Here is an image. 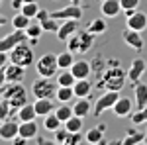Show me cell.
<instances>
[{"label": "cell", "instance_id": "16", "mask_svg": "<svg viewBox=\"0 0 147 145\" xmlns=\"http://www.w3.org/2000/svg\"><path fill=\"white\" fill-rule=\"evenodd\" d=\"M71 73L75 75V78L79 80V78H88L92 73V63H88V61H75L73 63V67H71Z\"/></svg>", "mask_w": 147, "mask_h": 145}, {"label": "cell", "instance_id": "11", "mask_svg": "<svg viewBox=\"0 0 147 145\" xmlns=\"http://www.w3.org/2000/svg\"><path fill=\"white\" fill-rule=\"evenodd\" d=\"M20 135V122L16 120H4L0 123V139L4 141H14Z\"/></svg>", "mask_w": 147, "mask_h": 145}, {"label": "cell", "instance_id": "38", "mask_svg": "<svg viewBox=\"0 0 147 145\" xmlns=\"http://www.w3.org/2000/svg\"><path fill=\"white\" fill-rule=\"evenodd\" d=\"M147 122V106L145 108H139L131 114V123L134 125H139V123H145Z\"/></svg>", "mask_w": 147, "mask_h": 145}, {"label": "cell", "instance_id": "25", "mask_svg": "<svg viewBox=\"0 0 147 145\" xmlns=\"http://www.w3.org/2000/svg\"><path fill=\"white\" fill-rule=\"evenodd\" d=\"M90 34L94 35H102L106 30H108V22H106V16H100V18H94L90 24H88V28H86Z\"/></svg>", "mask_w": 147, "mask_h": 145}, {"label": "cell", "instance_id": "19", "mask_svg": "<svg viewBox=\"0 0 147 145\" xmlns=\"http://www.w3.org/2000/svg\"><path fill=\"white\" fill-rule=\"evenodd\" d=\"M24 77H26V67L16 65V63L6 65V78H8V82H22Z\"/></svg>", "mask_w": 147, "mask_h": 145}, {"label": "cell", "instance_id": "48", "mask_svg": "<svg viewBox=\"0 0 147 145\" xmlns=\"http://www.w3.org/2000/svg\"><path fill=\"white\" fill-rule=\"evenodd\" d=\"M4 24H6V18H4V16H2V14H0V28H2V26H4Z\"/></svg>", "mask_w": 147, "mask_h": 145}, {"label": "cell", "instance_id": "26", "mask_svg": "<svg viewBox=\"0 0 147 145\" xmlns=\"http://www.w3.org/2000/svg\"><path fill=\"white\" fill-rule=\"evenodd\" d=\"M55 98L61 102V104H69V102L73 100V98H77V96H75V90H73V86H57Z\"/></svg>", "mask_w": 147, "mask_h": 145}, {"label": "cell", "instance_id": "5", "mask_svg": "<svg viewBox=\"0 0 147 145\" xmlns=\"http://www.w3.org/2000/svg\"><path fill=\"white\" fill-rule=\"evenodd\" d=\"M35 71L39 77H49L53 78L59 73V63H57V55L53 53H45L35 61Z\"/></svg>", "mask_w": 147, "mask_h": 145}, {"label": "cell", "instance_id": "24", "mask_svg": "<svg viewBox=\"0 0 147 145\" xmlns=\"http://www.w3.org/2000/svg\"><path fill=\"white\" fill-rule=\"evenodd\" d=\"M16 116H18V120L20 122H30V120H35L37 118V112H35V106L34 104H24L20 110L16 112Z\"/></svg>", "mask_w": 147, "mask_h": 145}, {"label": "cell", "instance_id": "41", "mask_svg": "<svg viewBox=\"0 0 147 145\" xmlns=\"http://www.w3.org/2000/svg\"><path fill=\"white\" fill-rule=\"evenodd\" d=\"M67 135H69V129L65 127V125H61L59 129H55V132H53V139H55L57 143L65 145V139H67Z\"/></svg>", "mask_w": 147, "mask_h": 145}, {"label": "cell", "instance_id": "42", "mask_svg": "<svg viewBox=\"0 0 147 145\" xmlns=\"http://www.w3.org/2000/svg\"><path fill=\"white\" fill-rule=\"evenodd\" d=\"M82 141V132H69L67 139H65V145H77Z\"/></svg>", "mask_w": 147, "mask_h": 145}, {"label": "cell", "instance_id": "52", "mask_svg": "<svg viewBox=\"0 0 147 145\" xmlns=\"http://www.w3.org/2000/svg\"><path fill=\"white\" fill-rule=\"evenodd\" d=\"M98 2H102V0H98Z\"/></svg>", "mask_w": 147, "mask_h": 145}, {"label": "cell", "instance_id": "2", "mask_svg": "<svg viewBox=\"0 0 147 145\" xmlns=\"http://www.w3.org/2000/svg\"><path fill=\"white\" fill-rule=\"evenodd\" d=\"M125 80H127V71L122 69L120 65H116V67H108L104 73H100L98 84L106 90H122Z\"/></svg>", "mask_w": 147, "mask_h": 145}, {"label": "cell", "instance_id": "31", "mask_svg": "<svg viewBox=\"0 0 147 145\" xmlns=\"http://www.w3.org/2000/svg\"><path fill=\"white\" fill-rule=\"evenodd\" d=\"M57 63H59V69H71L73 63H75V53L73 51H61L57 55Z\"/></svg>", "mask_w": 147, "mask_h": 145}, {"label": "cell", "instance_id": "4", "mask_svg": "<svg viewBox=\"0 0 147 145\" xmlns=\"http://www.w3.org/2000/svg\"><path fill=\"white\" fill-rule=\"evenodd\" d=\"M57 82H53L49 77H39L32 82V94L35 98H53L57 92Z\"/></svg>", "mask_w": 147, "mask_h": 145}, {"label": "cell", "instance_id": "49", "mask_svg": "<svg viewBox=\"0 0 147 145\" xmlns=\"http://www.w3.org/2000/svg\"><path fill=\"white\" fill-rule=\"evenodd\" d=\"M69 2H71V4H80L82 0H69Z\"/></svg>", "mask_w": 147, "mask_h": 145}, {"label": "cell", "instance_id": "18", "mask_svg": "<svg viewBox=\"0 0 147 145\" xmlns=\"http://www.w3.org/2000/svg\"><path fill=\"white\" fill-rule=\"evenodd\" d=\"M134 94H136V110L139 108H145L147 106V84L145 82H141V80H137L136 84H134Z\"/></svg>", "mask_w": 147, "mask_h": 145}, {"label": "cell", "instance_id": "34", "mask_svg": "<svg viewBox=\"0 0 147 145\" xmlns=\"http://www.w3.org/2000/svg\"><path fill=\"white\" fill-rule=\"evenodd\" d=\"M65 127H67L69 132H82V125H84V118H80V116H71L67 122L63 123Z\"/></svg>", "mask_w": 147, "mask_h": 145}, {"label": "cell", "instance_id": "14", "mask_svg": "<svg viewBox=\"0 0 147 145\" xmlns=\"http://www.w3.org/2000/svg\"><path fill=\"white\" fill-rule=\"evenodd\" d=\"M134 102L129 100V98H125V96H120L118 102L114 104V114L118 116V118H131V114H134Z\"/></svg>", "mask_w": 147, "mask_h": 145}, {"label": "cell", "instance_id": "17", "mask_svg": "<svg viewBox=\"0 0 147 145\" xmlns=\"http://www.w3.org/2000/svg\"><path fill=\"white\" fill-rule=\"evenodd\" d=\"M100 12H102V16H106V18H116L122 12V4H120V0H102Z\"/></svg>", "mask_w": 147, "mask_h": 145}, {"label": "cell", "instance_id": "10", "mask_svg": "<svg viewBox=\"0 0 147 145\" xmlns=\"http://www.w3.org/2000/svg\"><path fill=\"white\" fill-rule=\"evenodd\" d=\"M147 73V63L145 59L141 57H136L131 63H129V69H127V80L136 84L137 80H141V77Z\"/></svg>", "mask_w": 147, "mask_h": 145}, {"label": "cell", "instance_id": "39", "mask_svg": "<svg viewBox=\"0 0 147 145\" xmlns=\"http://www.w3.org/2000/svg\"><path fill=\"white\" fill-rule=\"evenodd\" d=\"M67 49L73 51V53H80V35L75 34L67 39Z\"/></svg>", "mask_w": 147, "mask_h": 145}, {"label": "cell", "instance_id": "29", "mask_svg": "<svg viewBox=\"0 0 147 145\" xmlns=\"http://www.w3.org/2000/svg\"><path fill=\"white\" fill-rule=\"evenodd\" d=\"M61 125H63V122L57 118L55 112H51V114L43 116V127H45L47 132H51V134H53V132H55V129H59Z\"/></svg>", "mask_w": 147, "mask_h": 145}, {"label": "cell", "instance_id": "28", "mask_svg": "<svg viewBox=\"0 0 147 145\" xmlns=\"http://www.w3.org/2000/svg\"><path fill=\"white\" fill-rule=\"evenodd\" d=\"M143 139H145V134H141V132H137V129H127V134H125V137L120 141V143L124 145H136V143H143Z\"/></svg>", "mask_w": 147, "mask_h": 145}, {"label": "cell", "instance_id": "20", "mask_svg": "<svg viewBox=\"0 0 147 145\" xmlns=\"http://www.w3.org/2000/svg\"><path fill=\"white\" fill-rule=\"evenodd\" d=\"M39 132V127H37V122L35 120H30V122H20V135H22L24 139H28V141H32L35 135Z\"/></svg>", "mask_w": 147, "mask_h": 145}, {"label": "cell", "instance_id": "27", "mask_svg": "<svg viewBox=\"0 0 147 145\" xmlns=\"http://www.w3.org/2000/svg\"><path fill=\"white\" fill-rule=\"evenodd\" d=\"M75 82H77V78L71 73V69H61V73H57V84L59 86H73Z\"/></svg>", "mask_w": 147, "mask_h": 145}, {"label": "cell", "instance_id": "7", "mask_svg": "<svg viewBox=\"0 0 147 145\" xmlns=\"http://www.w3.org/2000/svg\"><path fill=\"white\" fill-rule=\"evenodd\" d=\"M24 41H30V37H28V34H26V30H14L12 34L0 37V51L10 53L16 45L24 43Z\"/></svg>", "mask_w": 147, "mask_h": 145}, {"label": "cell", "instance_id": "23", "mask_svg": "<svg viewBox=\"0 0 147 145\" xmlns=\"http://www.w3.org/2000/svg\"><path fill=\"white\" fill-rule=\"evenodd\" d=\"M34 106H35L37 116H47V114H51L55 110V104L51 102V98H37L34 102Z\"/></svg>", "mask_w": 147, "mask_h": 145}, {"label": "cell", "instance_id": "22", "mask_svg": "<svg viewBox=\"0 0 147 145\" xmlns=\"http://www.w3.org/2000/svg\"><path fill=\"white\" fill-rule=\"evenodd\" d=\"M92 106H90V100H88V96H84V98H77V102L73 104V112H75V116H80V118H86L88 114H90Z\"/></svg>", "mask_w": 147, "mask_h": 145}, {"label": "cell", "instance_id": "33", "mask_svg": "<svg viewBox=\"0 0 147 145\" xmlns=\"http://www.w3.org/2000/svg\"><path fill=\"white\" fill-rule=\"evenodd\" d=\"M30 24H32V18H28V16L22 14V12H16V16L12 18V26H14V30H26Z\"/></svg>", "mask_w": 147, "mask_h": 145}, {"label": "cell", "instance_id": "43", "mask_svg": "<svg viewBox=\"0 0 147 145\" xmlns=\"http://www.w3.org/2000/svg\"><path fill=\"white\" fill-rule=\"evenodd\" d=\"M139 2H141V0H120L122 10H124V12H127V10H137Z\"/></svg>", "mask_w": 147, "mask_h": 145}, {"label": "cell", "instance_id": "1", "mask_svg": "<svg viewBox=\"0 0 147 145\" xmlns=\"http://www.w3.org/2000/svg\"><path fill=\"white\" fill-rule=\"evenodd\" d=\"M0 90H2V98L8 100L14 116H16V112L20 110L24 104H28V90L24 88L22 82H6Z\"/></svg>", "mask_w": 147, "mask_h": 145}, {"label": "cell", "instance_id": "9", "mask_svg": "<svg viewBox=\"0 0 147 145\" xmlns=\"http://www.w3.org/2000/svg\"><path fill=\"white\" fill-rule=\"evenodd\" d=\"M51 18H55V20H80L82 18V8L79 4H69L65 8L51 12Z\"/></svg>", "mask_w": 147, "mask_h": 145}, {"label": "cell", "instance_id": "36", "mask_svg": "<svg viewBox=\"0 0 147 145\" xmlns=\"http://www.w3.org/2000/svg\"><path fill=\"white\" fill-rule=\"evenodd\" d=\"M18 12H22V14H26L28 18H32V20H34L35 14L39 12V4H37V0H35V2H28V4H24Z\"/></svg>", "mask_w": 147, "mask_h": 145}, {"label": "cell", "instance_id": "32", "mask_svg": "<svg viewBox=\"0 0 147 145\" xmlns=\"http://www.w3.org/2000/svg\"><path fill=\"white\" fill-rule=\"evenodd\" d=\"M26 34H28V37H30V43L34 45L39 41V37H41V34H43V28H41V24H30L28 28H26Z\"/></svg>", "mask_w": 147, "mask_h": 145}, {"label": "cell", "instance_id": "13", "mask_svg": "<svg viewBox=\"0 0 147 145\" xmlns=\"http://www.w3.org/2000/svg\"><path fill=\"white\" fill-rule=\"evenodd\" d=\"M79 32V20H63V24L59 26V30H57V39L59 41H63V43H67V39L71 35H75Z\"/></svg>", "mask_w": 147, "mask_h": 145}, {"label": "cell", "instance_id": "3", "mask_svg": "<svg viewBox=\"0 0 147 145\" xmlns=\"http://www.w3.org/2000/svg\"><path fill=\"white\" fill-rule=\"evenodd\" d=\"M10 63H16V65H22V67H32L35 61L34 57V49H32V43L30 41H24V43L16 45L10 53Z\"/></svg>", "mask_w": 147, "mask_h": 145}, {"label": "cell", "instance_id": "6", "mask_svg": "<svg viewBox=\"0 0 147 145\" xmlns=\"http://www.w3.org/2000/svg\"><path fill=\"white\" fill-rule=\"evenodd\" d=\"M118 98H120V90H106L102 96H98V100L94 104L92 116H100V114H104L106 110H112L114 104L118 102Z\"/></svg>", "mask_w": 147, "mask_h": 145}, {"label": "cell", "instance_id": "44", "mask_svg": "<svg viewBox=\"0 0 147 145\" xmlns=\"http://www.w3.org/2000/svg\"><path fill=\"white\" fill-rule=\"evenodd\" d=\"M49 16H51V12H47V10H43V8H39V12H37V14H35V22H43V20H45V18H49Z\"/></svg>", "mask_w": 147, "mask_h": 145}, {"label": "cell", "instance_id": "35", "mask_svg": "<svg viewBox=\"0 0 147 145\" xmlns=\"http://www.w3.org/2000/svg\"><path fill=\"white\" fill-rule=\"evenodd\" d=\"M53 112L57 114V118H59V120H61L63 123L67 122L71 116H75V112H73V106H69V104H61V106H57Z\"/></svg>", "mask_w": 147, "mask_h": 145}, {"label": "cell", "instance_id": "30", "mask_svg": "<svg viewBox=\"0 0 147 145\" xmlns=\"http://www.w3.org/2000/svg\"><path fill=\"white\" fill-rule=\"evenodd\" d=\"M79 35H80V53H88L92 49V45H94V37L96 35L90 34L88 30L86 32H80Z\"/></svg>", "mask_w": 147, "mask_h": 145}, {"label": "cell", "instance_id": "46", "mask_svg": "<svg viewBox=\"0 0 147 145\" xmlns=\"http://www.w3.org/2000/svg\"><path fill=\"white\" fill-rule=\"evenodd\" d=\"M8 61H10V55H8L6 51H0V69L6 67V65H8Z\"/></svg>", "mask_w": 147, "mask_h": 145}, {"label": "cell", "instance_id": "37", "mask_svg": "<svg viewBox=\"0 0 147 145\" xmlns=\"http://www.w3.org/2000/svg\"><path fill=\"white\" fill-rule=\"evenodd\" d=\"M41 24V28H43V32H47V34H57V30H59V24H57L55 18H45L43 22H39Z\"/></svg>", "mask_w": 147, "mask_h": 145}, {"label": "cell", "instance_id": "51", "mask_svg": "<svg viewBox=\"0 0 147 145\" xmlns=\"http://www.w3.org/2000/svg\"><path fill=\"white\" fill-rule=\"evenodd\" d=\"M0 4H2V0H0Z\"/></svg>", "mask_w": 147, "mask_h": 145}, {"label": "cell", "instance_id": "50", "mask_svg": "<svg viewBox=\"0 0 147 145\" xmlns=\"http://www.w3.org/2000/svg\"><path fill=\"white\" fill-rule=\"evenodd\" d=\"M145 134H147V127H145Z\"/></svg>", "mask_w": 147, "mask_h": 145}, {"label": "cell", "instance_id": "8", "mask_svg": "<svg viewBox=\"0 0 147 145\" xmlns=\"http://www.w3.org/2000/svg\"><path fill=\"white\" fill-rule=\"evenodd\" d=\"M125 28H131L137 32L147 30V14L139 10H127L125 12Z\"/></svg>", "mask_w": 147, "mask_h": 145}, {"label": "cell", "instance_id": "47", "mask_svg": "<svg viewBox=\"0 0 147 145\" xmlns=\"http://www.w3.org/2000/svg\"><path fill=\"white\" fill-rule=\"evenodd\" d=\"M6 82H8V78H6V67H2L0 69V88H2Z\"/></svg>", "mask_w": 147, "mask_h": 145}, {"label": "cell", "instance_id": "45", "mask_svg": "<svg viewBox=\"0 0 147 145\" xmlns=\"http://www.w3.org/2000/svg\"><path fill=\"white\" fill-rule=\"evenodd\" d=\"M28 2H35V0H12L10 6H12V8H14L16 12H18V10H20V8L24 6V4H28Z\"/></svg>", "mask_w": 147, "mask_h": 145}, {"label": "cell", "instance_id": "15", "mask_svg": "<svg viewBox=\"0 0 147 145\" xmlns=\"http://www.w3.org/2000/svg\"><path fill=\"white\" fill-rule=\"evenodd\" d=\"M106 129H108V125L106 123H98V125H94L90 129H86V134H84V141L86 143H92V145H100L104 141V134H106Z\"/></svg>", "mask_w": 147, "mask_h": 145}, {"label": "cell", "instance_id": "40", "mask_svg": "<svg viewBox=\"0 0 147 145\" xmlns=\"http://www.w3.org/2000/svg\"><path fill=\"white\" fill-rule=\"evenodd\" d=\"M14 112H12V108H10V104H8V100H0V123L4 122V120H8V116H12Z\"/></svg>", "mask_w": 147, "mask_h": 145}, {"label": "cell", "instance_id": "12", "mask_svg": "<svg viewBox=\"0 0 147 145\" xmlns=\"http://www.w3.org/2000/svg\"><path fill=\"white\" fill-rule=\"evenodd\" d=\"M122 39L127 47L136 49V51H141L143 49V37H141V32L137 30H131V28H125L122 32Z\"/></svg>", "mask_w": 147, "mask_h": 145}, {"label": "cell", "instance_id": "21", "mask_svg": "<svg viewBox=\"0 0 147 145\" xmlns=\"http://www.w3.org/2000/svg\"><path fill=\"white\" fill-rule=\"evenodd\" d=\"M73 90H75V96H77V98L90 96V92H92V82L88 80V78H79V80L73 84Z\"/></svg>", "mask_w": 147, "mask_h": 145}]
</instances>
